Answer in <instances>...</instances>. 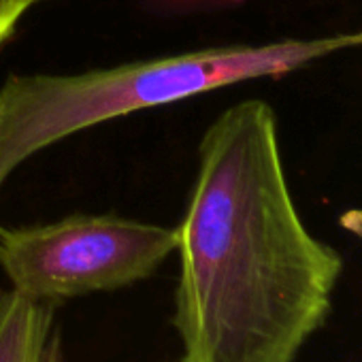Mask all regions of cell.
Listing matches in <instances>:
<instances>
[{
  "label": "cell",
  "mask_w": 362,
  "mask_h": 362,
  "mask_svg": "<svg viewBox=\"0 0 362 362\" xmlns=\"http://www.w3.org/2000/svg\"><path fill=\"white\" fill-rule=\"evenodd\" d=\"M199 156L177 228L181 362H294L330 313L343 258L296 209L275 111L258 98L233 105Z\"/></svg>",
  "instance_id": "cell-1"
},
{
  "label": "cell",
  "mask_w": 362,
  "mask_h": 362,
  "mask_svg": "<svg viewBox=\"0 0 362 362\" xmlns=\"http://www.w3.org/2000/svg\"><path fill=\"white\" fill-rule=\"evenodd\" d=\"M358 47L362 30L201 49L79 75H11L0 88V188L30 156L96 124L252 79L284 77Z\"/></svg>",
  "instance_id": "cell-2"
},
{
  "label": "cell",
  "mask_w": 362,
  "mask_h": 362,
  "mask_svg": "<svg viewBox=\"0 0 362 362\" xmlns=\"http://www.w3.org/2000/svg\"><path fill=\"white\" fill-rule=\"evenodd\" d=\"M179 245V230L117 216H71L0 228V267L20 294L58 305L147 279Z\"/></svg>",
  "instance_id": "cell-3"
},
{
  "label": "cell",
  "mask_w": 362,
  "mask_h": 362,
  "mask_svg": "<svg viewBox=\"0 0 362 362\" xmlns=\"http://www.w3.org/2000/svg\"><path fill=\"white\" fill-rule=\"evenodd\" d=\"M0 362H62L56 305L0 290Z\"/></svg>",
  "instance_id": "cell-4"
},
{
  "label": "cell",
  "mask_w": 362,
  "mask_h": 362,
  "mask_svg": "<svg viewBox=\"0 0 362 362\" xmlns=\"http://www.w3.org/2000/svg\"><path fill=\"white\" fill-rule=\"evenodd\" d=\"M39 0H0V43H3L20 18Z\"/></svg>",
  "instance_id": "cell-5"
}]
</instances>
